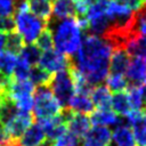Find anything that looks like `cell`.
I'll use <instances>...</instances> for the list:
<instances>
[{
    "label": "cell",
    "instance_id": "cell-1",
    "mask_svg": "<svg viewBox=\"0 0 146 146\" xmlns=\"http://www.w3.org/2000/svg\"><path fill=\"white\" fill-rule=\"evenodd\" d=\"M112 50L111 44L102 36L86 34L71 62L86 81L95 87L105 81L108 74Z\"/></svg>",
    "mask_w": 146,
    "mask_h": 146
},
{
    "label": "cell",
    "instance_id": "cell-2",
    "mask_svg": "<svg viewBox=\"0 0 146 146\" xmlns=\"http://www.w3.org/2000/svg\"><path fill=\"white\" fill-rule=\"evenodd\" d=\"M52 32L54 47L60 54L67 57H73L82 42L83 30L81 29L76 17H68L64 19H55L54 23L49 21L47 23Z\"/></svg>",
    "mask_w": 146,
    "mask_h": 146
},
{
    "label": "cell",
    "instance_id": "cell-3",
    "mask_svg": "<svg viewBox=\"0 0 146 146\" xmlns=\"http://www.w3.org/2000/svg\"><path fill=\"white\" fill-rule=\"evenodd\" d=\"M33 116L36 121L46 120L58 115L62 112V106L57 102L49 86H38L34 91Z\"/></svg>",
    "mask_w": 146,
    "mask_h": 146
},
{
    "label": "cell",
    "instance_id": "cell-4",
    "mask_svg": "<svg viewBox=\"0 0 146 146\" xmlns=\"http://www.w3.org/2000/svg\"><path fill=\"white\" fill-rule=\"evenodd\" d=\"M14 19L16 30L26 44L33 43L42 32V30L47 26V23L33 15L29 10V8L17 9Z\"/></svg>",
    "mask_w": 146,
    "mask_h": 146
},
{
    "label": "cell",
    "instance_id": "cell-5",
    "mask_svg": "<svg viewBox=\"0 0 146 146\" xmlns=\"http://www.w3.org/2000/svg\"><path fill=\"white\" fill-rule=\"evenodd\" d=\"M35 86L29 79L16 80L11 79L7 89V96L14 103L16 108L22 112H30L33 107Z\"/></svg>",
    "mask_w": 146,
    "mask_h": 146
},
{
    "label": "cell",
    "instance_id": "cell-6",
    "mask_svg": "<svg viewBox=\"0 0 146 146\" xmlns=\"http://www.w3.org/2000/svg\"><path fill=\"white\" fill-rule=\"evenodd\" d=\"M49 88L52 91L59 105L62 106V108H67L71 98L75 94L74 82L70 71L66 68L55 73L52 75Z\"/></svg>",
    "mask_w": 146,
    "mask_h": 146
},
{
    "label": "cell",
    "instance_id": "cell-7",
    "mask_svg": "<svg viewBox=\"0 0 146 146\" xmlns=\"http://www.w3.org/2000/svg\"><path fill=\"white\" fill-rule=\"evenodd\" d=\"M33 120H34V116L30 112L18 111L16 114H14L5 123V128L10 139L14 141H18V139L24 133V131L33 123Z\"/></svg>",
    "mask_w": 146,
    "mask_h": 146
},
{
    "label": "cell",
    "instance_id": "cell-8",
    "mask_svg": "<svg viewBox=\"0 0 146 146\" xmlns=\"http://www.w3.org/2000/svg\"><path fill=\"white\" fill-rule=\"evenodd\" d=\"M71 63V57H67L64 54H60L57 50H47L41 54L38 65L46 70L47 72L54 74L59 71L66 70Z\"/></svg>",
    "mask_w": 146,
    "mask_h": 146
},
{
    "label": "cell",
    "instance_id": "cell-9",
    "mask_svg": "<svg viewBox=\"0 0 146 146\" xmlns=\"http://www.w3.org/2000/svg\"><path fill=\"white\" fill-rule=\"evenodd\" d=\"M124 74L130 87H143L146 83V58L133 57L130 59Z\"/></svg>",
    "mask_w": 146,
    "mask_h": 146
},
{
    "label": "cell",
    "instance_id": "cell-10",
    "mask_svg": "<svg viewBox=\"0 0 146 146\" xmlns=\"http://www.w3.org/2000/svg\"><path fill=\"white\" fill-rule=\"evenodd\" d=\"M41 128L44 131L47 141L51 143L54 141L56 138H58L59 136H62L64 132H66V121L64 119V116L62 115V113H59L58 115L50 117V119H46V120H40L36 121Z\"/></svg>",
    "mask_w": 146,
    "mask_h": 146
},
{
    "label": "cell",
    "instance_id": "cell-11",
    "mask_svg": "<svg viewBox=\"0 0 146 146\" xmlns=\"http://www.w3.org/2000/svg\"><path fill=\"white\" fill-rule=\"evenodd\" d=\"M112 132L107 127L95 125L83 136L82 146H110Z\"/></svg>",
    "mask_w": 146,
    "mask_h": 146
},
{
    "label": "cell",
    "instance_id": "cell-12",
    "mask_svg": "<svg viewBox=\"0 0 146 146\" xmlns=\"http://www.w3.org/2000/svg\"><path fill=\"white\" fill-rule=\"evenodd\" d=\"M90 125H91V121L89 115L76 113L73 111L71 112L66 121V127L68 128L70 132L76 136L78 138L83 137L90 129Z\"/></svg>",
    "mask_w": 146,
    "mask_h": 146
},
{
    "label": "cell",
    "instance_id": "cell-13",
    "mask_svg": "<svg viewBox=\"0 0 146 146\" xmlns=\"http://www.w3.org/2000/svg\"><path fill=\"white\" fill-rule=\"evenodd\" d=\"M47 141L46 135L41 125L35 122L32 123L18 139L19 146H41Z\"/></svg>",
    "mask_w": 146,
    "mask_h": 146
},
{
    "label": "cell",
    "instance_id": "cell-14",
    "mask_svg": "<svg viewBox=\"0 0 146 146\" xmlns=\"http://www.w3.org/2000/svg\"><path fill=\"white\" fill-rule=\"evenodd\" d=\"M130 63V55L125 49L116 48L112 50L110 65H108V73L110 74H124L127 67Z\"/></svg>",
    "mask_w": 146,
    "mask_h": 146
},
{
    "label": "cell",
    "instance_id": "cell-15",
    "mask_svg": "<svg viewBox=\"0 0 146 146\" xmlns=\"http://www.w3.org/2000/svg\"><path fill=\"white\" fill-rule=\"evenodd\" d=\"M90 121L91 124L95 125H121V124H125L124 123V119L117 114H115L111 108L108 110H97L94 111L90 115Z\"/></svg>",
    "mask_w": 146,
    "mask_h": 146
},
{
    "label": "cell",
    "instance_id": "cell-16",
    "mask_svg": "<svg viewBox=\"0 0 146 146\" xmlns=\"http://www.w3.org/2000/svg\"><path fill=\"white\" fill-rule=\"evenodd\" d=\"M135 145L136 143H135L133 133L129 125L121 124L115 127L112 133L110 146H135Z\"/></svg>",
    "mask_w": 146,
    "mask_h": 146
},
{
    "label": "cell",
    "instance_id": "cell-17",
    "mask_svg": "<svg viewBox=\"0 0 146 146\" xmlns=\"http://www.w3.org/2000/svg\"><path fill=\"white\" fill-rule=\"evenodd\" d=\"M111 90L104 84H97L90 91V98L98 110H108L111 107Z\"/></svg>",
    "mask_w": 146,
    "mask_h": 146
},
{
    "label": "cell",
    "instance_id": "cell-18",
    "mask_svg": "<svg viewBox=\"0 0 146 146\" xmlns=\"http://www.w3.org/2000/svg\"><path fill=\"white\" fill-rule=\"evenodd\" d=\"M51 15L55 19L75 17L74 0H51Z\"/></svg>",
    "mask_w": 146,
    "mask_h": 146
},
{
    "label": "cell",
    "instance_id": "cell-19",
    "mask_svg": "<svg viewBox=\"0 0 146 146\" xmlns=\"http://www.w3.org/2000/svg\"><path fill=\"white\" fill-rule=\"evenodd\" d=\"M68 108H71L73 112L81 113V114H91L95 110V105L90 98V95L84 94H74L73 97L70 100Z\"/></svg>",
    "mask_w": 146,
    "mask_h": 146
},
{
    "label": "cell",
    "instance_id": "cell-20",
    "mask_svg": "<svg viewBox=\"0 0 146 146\" xmlns=\"http://www.w3.org/2000/svg\"><path fill=\"white\" fill-rule=\"evenodd\" d=\"M29 10L48 23L51 18V0H27Z\"/></svg>",
    "mask_w": 146,
    "mask_h": 146
},
{
    "label": "cell",
    "instance_id": "cell-21",
    "mask_svg": "<svg viewBox=\"0 0 146 146\" xmlns=\"http://www.w3.org/2000/svg\"><path fill=\"white\" fill-rule=\"evenodd\" d=\"M111 107L115 114L124 117L132 111L127 92L124 91H117L111 97Z\"/></svg>",
    "mask_w": 146,
    "mask_h": 146
},
{
    "label": "cell",
    "instance_id": "cell-22",
    "mask_svg": "<svg viewBox=\"0 0 146 146\" xmlns=\"http://www.w3.org/2000/svg\"><path fill=\"white\" fill-rule=\"evenodd\" d=\"M29 78L35 87H38V86H49L50 82H51V79H52V74L47 72L46 70H43L39 65H34V66L31 67Z\"/></svg>",
    "mask_w": 146,
    "mask_h": 146
},
{
    "label": "cell",
    "instance_id": "cell-23",
    "mask_svg": "<svg viewBox=\"0 0 146 146\" xmlns=\"http://www.w3.org/2000/svg\"><path fill=\"white\" fill-rule=\"evenodd\" d=\"M19 57L26 60L31 66H34L38 65L39 63V59L41 57V50L36 47V44L33 43H29L26 46L24 44V47L19 52Z\"/></svg>",
    "mask_w": 146,
    "mask_h": 146
},
{
    "label": "cell",
    "instance_id": "cell-24",
    "mask_svg": "<svg viewBox=\"0 0 146 146\" xmlns=\"http://www.w3.org/2000/svg\"><path fill=\"white\" fill-rule=\"evenodd\" d=\"M125 50L131 57H141L146 58V35H140L133 41H131Z\"/></svg>",
    "mask_w": 146,
    "mask_h": 146
},
{
    "label": "cell",
    "instance_id": "cell-25",
    "mask_svg": "<svg viewBox=\"0 0 146 146\" xmlns=\"http://www.w3.org/2000/svg\"><path fill=\"white\" fill-rule=\"evenodd\" d=\"M105 81H106V87L114 92L124 91L129 87L124 74H110L108 73Z\"/></svg>",
    "mask_w": 146,
    "mask_h": 146
},
{
    "label": "cell",
    "instance_id": "cell-26",
    "mask_svg": "<svg viewBox=\"0 0 146 146\" xmlns=\"http://www.w3.org/2000/svg\"><path fill=\"white\" fill-rule=\"evenodd\" d=\"M17 62V56L9 52V51H2L0 52V72L13 76V71Z\"/></svg>",
    "mask_w": 146,
    "mask_h": 146
},
{
    "label": "cell",
    "instance_id": "cell-27",
    "mask_svg": "<svg viewBox=\"0 0 146 146\" xmlns=\"http://www.w3.org/2000/svg\"><path fill=\"white\" fill-rule=\"evenodd\" d=\"M127 96L132 111H140L144 108V99L141 95V87H128Z\"/></svg>",
    "mask_w": 146,
    "mask_h": 146
},
{
    "label": "cell",
    "instance_id": "cell-28",
    "mask_svg": "<svg viewBox=\"0 0 146 146\" xmlns=\"http://www.w3.org/2000/svg\"><path fill=\"white\" fill-rule=\"evenodd\" d=\"M24 47V41L22 36L19 35L18 32L14 31L11 33H8L7 40H6V49L7 51L14 54V55H19L22 48Z\"/></svg>",
    "mask_w": 146,
    "mask_h": 146
},
{
    "label": "cell",
    "instance_id": "cell-29",
    "mask_svg": "<svg viewBox=\"0 0 146 146\" xmlns=\"http://www.w3.org/2000/svg\"><path fill=\"white\" fill-rule=\"evenodd\" d=\"M36 47L40 50L47 51V50H51L54 47V39H52V32L49 27H44L42 30V32L39 34V36L36 38Z\"/></svg>",
    "mask_w": 146,
    "mask_h": 146
},
{
    "label": "cell",
    "instance_id": "cell-30",
    "mask_svg": "<svg viewBox=\"0 0 146 146\" xmlns=\"http://www.w3.org/2000/svg\"><path fill=\"white\" fill-rule=\"evenodd\" d=\"M31 67L32 66L26 60H24L21 57L17 58L16 65H15L14 71H13V79H16V80H26V79H29Z\"/></svg>",
    "mask_w": 146,
    "mask_h": 146
},
{
    "label": "cell",
    "instance_id": "cell-31",
    "mask_svg": "<svg viewBox=\"0 0 146 146\" xmlns=\"http://www.w3.org/2000/svg\"><path fill=\"white\" fill-rule=\"evenodd\" d=\"M135 29L139 35H146V3L135 11Z\"/></svg>",
    "mask_w": 146,
    "mask_h": 146
},
{
    "label": "cell",
    "instance_id": "cell-32",
    "mask_svg": "<svg viewBox=\"0 0 146 146\" xmlns=\"http://www.w3.org/2000/svg\"><path fill=\"white\" fill-rule=\"evenodd\" d=\"M50 146H80V140L71 132H64L62 136L50 143Z\"/></svg>",
    "mask_w": 146,
    "mask_h": 146
},
{
    "label": "cell",
    "instance_id": "cell-33",
    "mask_svg": "<svg viewBox=\"0 0 146 146\" xmlns=\"http://www.w3.org/2000/svg\"><path fill=\"white\" fill-rule=\"evenodd\" d=\"M16 30L15 19L11 15L0 17V32L2 33H11Z\"/></svg>",
    "mask_w": 146,
    "mask_h": 146
},
{
    "label": "cell",
    "instance_id": "cell-34",
    "mask_svg": "<svg viewBox=\"0 0 146 146\" xmlns=\"http://www.w3.org/2000/svg\"><path fill=\"white\" fill-rule=\"evenodd\" d=\"M15 10L14 0H0V17L9 16Z\"/></svg>",
    "mask_w": 146,
    "mask_h": 146
},
{
    "label": "cell",
    "instance_id": "cell-35",
    "mask_svg": "<svg viewBox=\"0 0 146 146\" xmlns=\"http://www.w3.org/2000/svg\"><path fill=\"white\" fill-rule=\"evenodd\" d=\"M120 1L123 2L127 7H129L132 11H137L144 5V1L143 0H120Z\"/></svg>",
    "mask_w": 146,
    "mask_h": 146
},
{
    "label": "cell",
    "instance_id": "cell-36",
    "mask_svg": "<svg viewBox=\"0 0 146 146\" xmlns=\"http://www.w3.org/2000/svg\"><path fill=\"white\" fill-rule=\"evenodd\" d=\"M10 141H14V140L10 139V137H9V135H8V132L5 128V124L0 122V146L6 145Z\"/></svg>",
    "mask_w": 146,
    "mask_h": 146
},
{
    "label": "cell",
    "instance_id": "cell-37",
    "mask_svg": "<svg viewBox=\"0 0 146 146\" xmlns=\"http://www.w3.org/2000/svg\"><path fill=\"white\" fill-rule=\"evenodd\" d=\"M6 40H7V34L0 32V52H2L3 49L6 48Z\"/></svg>",
    "mask_w": 146,
    "mask_h": 146
},
{
    "label": "cell",
    "instance_id": "cell-38",
    "mask_svg": "<svg viewBox=\"0 0 146 146\" xmlns=\"http://www.w3.org/2000/svg\"><path fill=\"white\" fill-rule=\"evenodd\" d=\"M141 95H143V99H144V106H146V83L141 88Z\"/></svg>",
    "mask_w": 146,
    "mask_h": 146
},
{
    "label": "cell",
    "instance_id": "cell-39",
    "mask_svg": "<svg viewBox=\"0 0 146 146\" xmlns=\"http://www.w3.org/2000/svg\"><path fill=\"white\" fill-rule=\"evenodd\" d=\"M2 146H19V145H18L17 141H10V143H8L6 145H2Z\"/></svg>",
    "mask_w": 146,
    "mask_h": 146
},
{
    "label": "cell",
    "instance_id": "cell-40",
    "mask_svg": "<svg viewBox=\"0 0 146 146\" xmlns=\"http://www.w3.org/2000/svg\"><path fill=\"white\" fill-rule=\"evenodd\" d=\"M5 96H6V94H3V92L0 91V103H1V100H2V98H3Z\"/></svg>",
    "mask_w": 146,
    "mask_h": 146
},
{
    "label": "cell",
    "instance_id": "cell-41",
    "mask_svg": "<svg viewBox=\"0 0 146 146\" xmlns=\"http://www.w3.org/2000/svg\"><path fill=\"white\" fill-rule=\"evenodd\" d=\"M41 146H50V143L49 141H46L43 145H41Z\"/></svg>",
    "mask_w": 146,
    "mask_h": 146
},
{
    "label": "cell",
    "instance_id": "cell-42",
    "mask_svg": "<svg viewBox=\"0 0 146 146\" xmlns=\"http://www.w3.org/2000/svg\"><path fill=\"white\" fill-rule=\"evenodd\" d=\"M143 1H144V3H146V0H143Z\"/></svg>",
    "mask_w": 146,
    "mask_h": 146
},
{
    "label": "cell",
    "instance_id": "cell-43",
    "mask_svg": "<svg viewBox=\"0 0 146 146\" xmlns=\"http://www.w3.org/2000/svg\"><path fill=\"white\" fill-rule=\"evenodd\" d=\"M14 1H16V0H14Z\"/></svg>",
    "mask_w": 146,
    "mask_h": 146
}]
</instances>
